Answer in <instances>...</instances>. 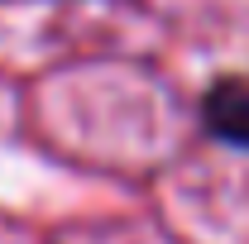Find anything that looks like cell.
I'll return each instance as SVG.
<instances>
[{
    "label": "cell",
    "mask_w": 249,
    "mask_h": 244,
    "mask_svg": "<svg viewBox=\"0 0 249 244\" xmlns=\"http://www.w3.org/2000/svg\"><path fill=\"white\" fill-rule=\"evenodd\" d=\"M201 124L220 144L249 149V82L245 77H225L201 96Z\"/></svg>",
    "instance_id": "obj_1"
}]
</instances>
